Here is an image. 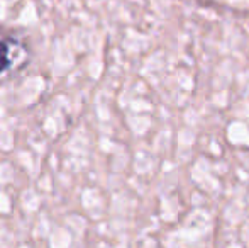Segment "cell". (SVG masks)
<instances>
[{"label":"cell","instance_id":"obj_1","mask_svg":"<svg viewBox=\"0 0 249 248\" xmlns=\"http://www.w3.org/2000/svg\"><path fill=\"white\" fill-rule=\"evenodd\" d=\"M7 66H9V48L0 39V73L5 72Z\"/></svg>","mask_w":249,"mask_h":248}]
</instances>
